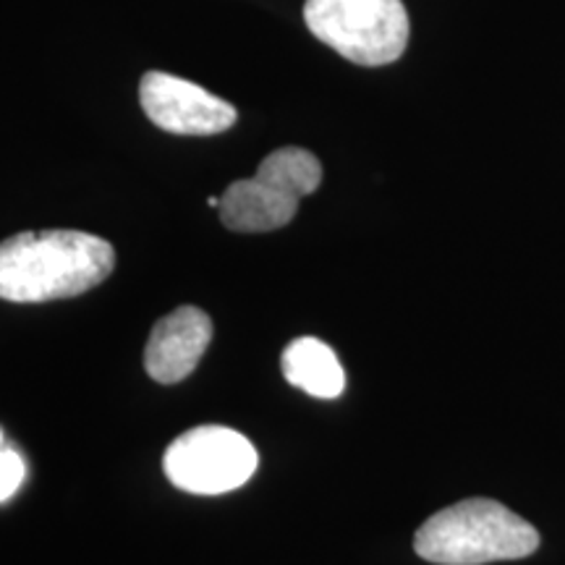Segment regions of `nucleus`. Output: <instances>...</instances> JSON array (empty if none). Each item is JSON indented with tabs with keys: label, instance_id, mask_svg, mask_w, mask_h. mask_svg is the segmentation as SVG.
Returning a JSON list of instances; mask_svg holds the SVG:
<instances>
[{
	"label": "nucleus",
	"instance_id": "7",
	"mask_svg": "<svg viewBox=\"0 0 565 565\" xmlns=\"http://www.w3.org/2000/svg\"><path fill=\"white\" fill-rule=\"evenodd\" d=\"M212 338L210 317L196 307H179L154 322L145 349L147 374L154 383L173 385L196 370Z\"/></svg>",
	"mask_w": 565,
	"mask_h": 565
},
{
	"label": "nucleus",
	"instance_id": "6",
	"mask_svg": "<svg viewBox=\"0 0 565 565\" xmlns=\"http://www.w3.org/2000/svg\"><path fill=\"white\" fill-rule=\"evenodd\" d=\"M139 100L154 126L181 137H212L236 124V108L231 103L166 71L141 76Z\"/></svg>",
	"mask_w": 565,
	"mask_h": 565
},
{
	"label": "nucleus",
	"instance_id": "11",
	"mask_svg": "<svg viewBox=\"0 0 565 565\" xmlns=\"http://www.w3.org/2000/svg\"><path fill=\"white\" fill-rule=\"evenodd\" d=\"M0 443H3V437H0Z\"/></svg>",
	"mask_w": 565,
	"mask_h": 565
},
{
	"label": "nucleus",
	"instance_id": "5",
	"mask_svg": "<svg viewBox=\"0 0 565 565\" xmlns=\"http://www.w3.org/2000/svg\"><path fill=\"white\" fill-rule=\"evenodd\" d=\"M257 463V450L244 435L217 424H204L171 443L162 469L183 492L223 494L249 482Z\"/></svg>",
	"mask_w": 565,
	"mask_h": 565
},
{
	"label": "nucleus",
	"instance_id": "10",
	"mask_svg": "<svg viewBox=\"0 0 565 565\" xmlns=\"http://www.w3.org/2000/svg\"><path fill=\"white\" fill-rule=\"evenodd\" d=\"M207 204H210V207H221V196H210Z\"/></svg>",
	"mask_w": 565,
	"mask_h": 565
},
{
	"label": "nucleus",
	"instance_id": "3",
	"mask_svg": "<svg viewBox=\"0 0 565 565\" xmlns=\"http://www.w3.org/2000/svg\"><path fill=\"white\" fill-rule=\"evenodd\" d=\"M322 183V166L309 150L280 147L259 162L252 179L236 181L221 196V221L238 233L278 231L294 221L303 196Z\"/></svg>",
	"mask_w": 565,
	"mask_h": 565
},
{
	"label": "nucleus",
	"instance_id": "4",
	"mask_svg": "<svg viewBox=\"0 0 565 565\" xmlns=\"http://www.w3.org/2000/svg\"><path fill=\"white\" fill-rule=\"evenodd\" d=\"M303 21L317 40L356 66H387L408 45L404 0H307Z\"/></svg>",
	"mask_w": 565,
	"mask_h": 565
},
{
	"label": "nucleus",
	"instance_id": "1",
	"mask_svg": "<svg viewBox=\"0 0 565 565\" xmlns=\"http://www.w3.org/2000/svg\"><path fill=\"white\" fill-rule=\"evenodd\" d=\"M116 267V252L84 231H24L0 244V299L42 303L92 291Z\"/></svg>",
	"mask_w": 565,
	"mask_h": 565
},
{
	"label": "nucleus",
	"instance_id": "8",
	"mask_svg": "<svg viewBox=\"0 0 565 565\" xmlns=\"http://www.w3.org/2000/svg\"><path fill=\"white\" fill-rule=\"evenodd\" d=\"M282 374L294 387L322 401L338 398L345 387V372L335 351L317 338H296L282 351Z\"/></svg>",
	"mask_w": 565,
	"mask_h": 565
},
{
	"label": "nucleus",
	"instance_id": "2",
	"mask_svg": "<svg viewBox=\"0 0 565 565\" xmlns=\"http://www.w3.org/2000/svg\"><path fill=\"white\" fill-rule=\"evenodd\" d=\"M414 547L416 555L437 565H484L532 555L540 534L505 505L475 498L424 521Z\"/></svg>",
	"mask_w": 565,
	"mask_h": 565
},
{
	"label": "nucleus",
	"instance_id": "9",
	"mask_svg": "<svg viewBox=\"0 0 565 565\" xmlns=\"http://www.w3.org/2000/svg\"><path fill=\"white\" fill-rule=\"evenodd\" d=\"M24 461H21L17 450L0 448V503H6V500L17 494L21 482H24Z\"/></svg>",
	"mask_w": 565,
	"mask_h": 565
}]
</instances>
